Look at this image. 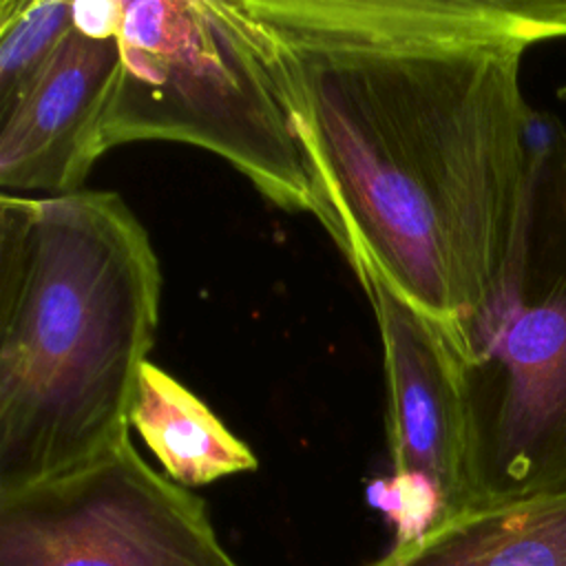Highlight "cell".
<instances>
[{
	"label": "cell",
	"mask_w": 566,
	"mask_h": 566,
	"mask_svg": "<svg viewBox=\"0 0 566 566\" xmlns=\"http://www.w3.org/2000/svg\"><path fill=\"white\" fill-rule=\"evenodd\" d=\"M130 427L159 460L166 478L186 489L259 467L252 449L197 394L150 360L137 380Z\"/></svg>",
	"instance_id": "9"
},
{
	"label": "cell",
	"mask_w": 566,
	"mask_h": 566,
	"mask_svg": "<svg viewBox=\"0 0 566 566\" xmlns=\"http://www.w3.org/2000/svg\"><path fill=\"white\" fill-rule=\"evenodd\" d=\"M73 24V2L0 0V115L27 95Z\"/></svg>",
	"instance_id": "10"
},
{
	"label": "cell",
	"mask_w": 566,
	"mask_h": 566,
	"mask_svg": "<svg viewBox=\"0 0 566 566\" xmlns=\"http://www.w3.org/2000/svg\"><path fill=\"white\" fill-rule=\"evenodd\" d=\"M349 265L376 316L385 380L391 478L431 489L444 520L471 509L469 416L462 365L440 329L360 256Z\"/></svg>",
	"instance_id": "7"
},
{
	"label": "cell",
	"mask_w": 566,
	"mask_h": 566,
	"mask_svg": "<svg viewBox=\"0 0 566 566\" xmlns=\"http://www.w3.org/2000/svg\"><path fill=\"white\" fill-rule=\"evenodd\" d=\"M528 11L542 22L551 38H566V0H526Z\"/></svg>",
	"instance_id": "11"
},
{
	"label": "cell",
	"mask_w": 566,
	"mask_h": 566,
	"mask_svg": "<svg viewBox=\"0 0 566 566\" xmlns=\"http://www.w3.org/2000/svg\"><path fill=\"white\" fill-rule=\"evenodd\" d=\"M276 42L307 148L360 256L462 360L504 274L551 40L526 0H245Z\"/></svg>",
	"instance_id": "1"
},
{
	"label": "cell",
	"mask_w": 566,
	"mask_h": 566,
	"mask_svg": "<svg viewBox=\"0 0 566 566\" xmlns=\"http://www.w3.org/2000/svg\"><path fill=\"white\" fill-rule=\"evenodd\" d=\"M0 566H239L206 502L130 438L53 480L0 493Z\"/></svg>",
	"instance_id": "5"
},
{
	"label": "cell",
	"mask_w": 566,
	"mask_h": 566,
	"mask_svg": "<svg viewBox=\"0 0 566 566\" xmlns=\"http://www.w3.org/2000/svg\"><path fill=\"white\" fill-rule=\"evenodd\" d=\"M367 566H566V486L467 509Z\"/></svg>",
	"instance_id": "8"
},
{
	"label": "cell",
	"mask_w": 566,
	"mask_h": 566,
	"mask_svg": "<svg viewBox=\"0 0 566 566\" xmlns=\"http://www.w3.org/2000/svg\"><path fill=\"white\" fill-rule=\"evenodd\" d=\"M122 69L102 146L177 142L234 166L265 199L336 219L276 42L245 0H119Z\"/></svg>",
	"instance_id": "3"
},
{
	"label": "cell",
	"mask_w": 566,
	"mask_h": 566,
	"mask_svg": "<svg viewBox=\"0 0 566 566\" xmlns=\"http://www.w3.org/2000/svg\"><path fill=\"white\" fill-rule=\"evenodd\" d=\"M557 97H559L562 102H566V84H562V86L557 88Z\"/></svg>",
	"instance_id": "12"
},
{
	"label": "cell",
	"mask_w": 566,
	"mask_h": 566,
	"mask_svg": "<svg viewBox=\"0 0 566 566\" xmlns=\"http://www.w3.org/2000/svg\"><path fill=\"white\" fill-rule=\"evenodd\" d=\"M159 296L150 237L117 192L0 195V493L130 438Z\"/></svg>",
	"instance_id": "2"
},
{
	"label": "cell",
	"mask_w": 566,
	"mask_h": 566,
	"mask_svg": "<svg viewBox=\"0 0 566 566\" xmlns=\"http://www.w3.org/2000/svg\"><path fill=\"white\" fill-rule=\"evenodd\" d=\"M73 11L75 24L42 75L0 115L2 192H77L106 153L102 130L122 69L119 0L73 2Z\"/></svg>",
	"instance_id": "6"
},
{
	"label": "cell",
	"mask_w": 566,
	"mask_h": 566,
	"mask_svg": "<svg viewBox=\"0 0 566 566\" xmlns=\"http://www.w3.org/2000/svg\"><path fill=\"white\" fill-rule=\"evenodd\" d=\"M462 365L471 509L566 486V119L535 113L511 254Z\"/></svg>",
	"instance_id": "4"
}]
</instances>
